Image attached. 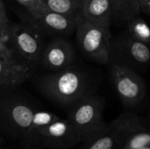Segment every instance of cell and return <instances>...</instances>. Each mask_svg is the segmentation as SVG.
I'll return each mask as SVG.
<instances>
[{
    "label": "cell",
    "instance_id": "6da1fadb",
    "mask_svg": "<svg viewBox=\"0 0 150 149\" xmlns=\"http://www.w3.org/2000/svg\"><path fill=\"white\" fill-rule=\"evenodd\" d=\"M39 87L49 100L68 107L93 94L87 75L74 65L43 76Z\"/></svg>",
    "mask_w": 150,
    "mask_h": 149
},
{
    "label": "cell",
    "instance_id": "7a4b0ae2",
    "mask_svg": "<svg viewBox=\"0 0 150 149\" xmlns=\"http://www.w3.org/2000/svg\"><path fill=\"white\" fill-rule=\"evenodd\" d=\"M105 100L101 97L91 94L71 107L67 119L71 122L83 141L104 133L109 126L104 119Z\"/></svg>",
    "mask_w": 150,
    "mask_h": 149
},
{
    "label": "cell",
    "instance_id": "3957f363",
    "mask_svg": "<svg viewBox=\"0 0 150 149\" xmlns=\"http://www.w3.org/2000/svg\"><path fill=\"white\" fill-rule=\"evenodd\" d=\"M76 31L79 47L86 57L100 64L110 62L112 52L110 28L94 25L83 18Z\"/></svg>",
    "mask_w": 150,
    "mask_h": 149
},
{
    "label": "cell",
    "instance_id": "277c9868",
    "mask_svg": "<svg viewBox=\"0 0 150 149\" xmlns=\"http://www.w3.org/2000/svg\"><path fill=\"white\" fill-rule=\"evenodd\" d=\"M110 76L117 95L126 106L136 107L142 103L147 95L146 83L135 69L112 62Z\"/></svg>",
    "mask_w": 150,
    "mask_h": 149
},
{
    "label": "cell",
    "instance_id": "5b68a950",
    "mask_svg": "<svg viewBox=\"0 0 150 149\" xmlns=\"http://www.w3.org/2000/svg\"><path fill=\"white\" fill-rule=\"evenodd\" d=\"M36 111L25 98L14 95L0 97V122L15 137L23 141Z\"/></svg>",
    "mask_w": 150,
    "mask_h": 149
},
{
    "label": "cell",
    "instance_id": "8992f818",
    "mask_svg": "<svg viewBox=\"0 0 150 149\" xmlns=\"http://www.w3.org/2000/svg\"><path fill=\"white\" fill-rule=\"evenodd\" d=\"M40 33L30 24L10 25L7 42L11 44V50L20 59L33 65L40 61L44 49Z\"/></svg>",
    "mask_w": 150,
    "mask_h": 149
},
{
    "label": "cell",
    "instance_id": "52a82bcc",
    "mask_svg": "<svg viewBox=\"0 0 150 149\" xmlns=\"http://www.w3.org/2000/svg\"><path fill=\"white\" fill-rule=\"evenodd\" d=\"M82 142L76 130L68 119H59L46 126L33 141L30 148L66 149Z\"/></svg>",
    "mask_w": 150,
    "mask_h": 149
},
{
    "label": "cell",
    "instance_id": "ba28073f",
    "mask_svg": "<svg viewBox=\"0 0 150 149\" xmlns=\"http://www.w3.org/2000/svg\"><path fill=\"white\" fill-rule=\"evenodd\" d=\"M113 56L117 57L115 63L134 69L146 68L150 64V45L125 35L116 41H112L111 58Z\"/></svg>",
    "mask_w": 150,
    "mask_h": 149
},
{
    "label": "cell",
    "instance_id": "9c48e42d",
    "mask_svg": "<svg viewBox=\"0 0 150 149\" xmlns=\"http://www.w3.org/2000/svg\"><path fill=\"white\" fill-rule=\"evenodd\" d=\"M32 72V65L20 59L11 48L0 51V88L18 86L31 76Z\"/></svg>",
    "mask_w": 150,
    "mask_h": 149
},
{
    "label": "cell",
    "instance_id": "30bf717a",
    "mask_svg": "<svg viewBox=\"0 0 150 149\" xmlns=\"http://www.w3.org/2000/svg\"><path fill=\"white\" fill-rule=\"evenodd\" d=\"M83 17H73L45 10L29 16L28 22L40 32L52 35H68L76 30Z\"/></svg>",
    "mask_w": 150,
    "mask_h": 149
},
{
    "label": "cell",
    "instance_id": "8fae6325",
    "mask_svg": "<svg viewBox=\"0 0 150 149\" xmlns=\"http://www.w3.org/2000/svg\"><path fill=\"white\" fill-rule=\"evenodd\" d=\"M113 121L121 133V149H139L150 145V129L139 116L126 112Z\"/></svg>",
    "mask_w": 150,
    "mask_h": 149
},
{
    "label": "cell",
    "instance_id": "7c38bea8",
    "mask_svg": "<svg viewBox=\"0 0 150 149\" xmlns=\"http://www.w3.org/2000/svg\"><path fill=\"white\" fill-rule=\"evenodd\" d=\"M75 50L69 41L55 38L48 42L43 49L40 62L47 69L55 72L73 65Z\"/></svg>",
    "mask_w": 150,
    "mask_h": 149
},
{
    "label": "cell",
    "instance_id": "4fadbf2b",
    "mask_svg": "<svg viewBox=\"0 0 150 149\" xmlns=\"http://www.w3.org/2000/svg\"><path fill=\"white\" fill-rule=\"evenodd\" d=\"M83 18L94 25L110 28L112 24L111 0H84Z\"/></svg>",
    "mask_w": 150,
    "mask_h": 149
},
{
    "label": "cell",
    "instance_id": "5bb4252c",
    "mask_svg": "<svg viewBox=\"0 0 150 149\" xmlns=\"http://www.w3.org/2000/svg\"><path fill=\"white\" fill-rule=\"evenodd\" d=\"M78 149H121V133L114 121L101 134L80 143Z\"/></svg>",
    "mask_w": 150,
    "mask_h": 149
},
{
    "label": "cell",
    "instance_id": "9a60e30c",
    "mask_svg": "<svg viewBox=\"0 0 150 149\" xmlns=\"http://www.w3.org/2000/svg\"><path fill=\"white\" fill-rule=\"evenodd\" d=\"M112 23L127 25L141 12L139 0H111Z\"/></svg>",
    "mask_w": 150,
    "mask_h": 149
},
{
    "label": "cell",
    "instance_id": "2e32d148",
    "mask_svg": "<svg viewBox=\"0 0 150 149\" xmlns=\"http://www.w3.org/2000/svg\"><path fill=\"white\" fill-rule=\"evenodd\" d=\"M59 119L60 117L53 112L46 111H36L33 114L31 126L25 138L23 139V142L25 143V145L29 148L33 141L40 133V132Z\"/></svg>",
    "mask_w": 150,
    "mask_h": 149
},
{
    "label": "cell",
    "instance_id": "e0dca14e",
    "mask_svg": "<svg viewBox=\"0 0 150 149\" xmlns=\"http://www.w3.org/2000/svg\"><path fill=\"white\" fill-rule=\"evenodd\" d=\"M47 10L73 17H83L84 0H43Z\"/></svg>",
    "mask_w": 150,
    "mask_h": 149
},
{
    "label": "cell",
    "instance_id": "ac0fdd59",
    "mask_svg": "<svg viewBox=\"0 0 150 149\" xmlns=\"http://www.w3.org/2000/svg\"><path fill=\"white\" fill-rule=\"evenodd\" d=\"M127 35L150 45V27L138 16L127 25Z\"/></svg>",
    "mask_w": 150,
    "mask_h": 149
},
{
    "label": "cell",
    "instance_id": "d6986e66",
    "mask_svg": "<svg viewBox=\"0 0 150 149\" xmlns=\"http://www.w3.org/2000/svg\"><path fill=\"white\" fill-rule=\"evenodd\" d=\"M16 2L27 11L29 16L36 15L47 10L43 0H16Z\"/></svg>",
    "mask_w": 150,
    "mask_h": 149
},
{
    "label": "cell",
    "instance_id": "ffe728a7",
    "mask_svg": "<svg viewBox=\"0 0 150 149\" xmlns=\"http://www.w3.org/2000/svg\"><path fill=\"white\" fill-rule=\"evenodd\" d=\"M9 23H5L0 19V40L7 43L8 40V31H9Z\"/></svg>",
    "mask_w": 150,
    "mask_h": 149
},
{
    "label": "cell",
    "instance_id": "44dd1931",
    "mask_svg": "<svg viewBox=\"0 0 150 149\" xmlns=\"http://www.w3.org/2000/svg\"><path fill=\"white\" fill-rule=\"evenodd\" d=\"M139 4L141 11L150 17V0H139Z\"/></svg>",
    "mask_w": 150,
    "mask_h": 149
},
{
    "label": "cell",
    "instance_id": "7402d4cb",
    "mask_svg": "<svg viewBox=\"0 0 150 149\" xmlns=\"http://www.w3.org/2000/svg\"><path fill=\"white\" fill-rule=\"evenodd\" d=\"M0 19L5 23H9V20H8V16H7V12L5 11V8H4V3L2 0H0Z\"/></svg>",
    "mask_w": 150,
    "mask_h": 149
},
{
    "label": "cell",
    "instance_id": "603a6c76",
    "mask_svg": "<svg viewBox=\"0 0 150 149\" xmlns=\"http://www.w3.org/2000/svg\"><path fill=\"white\" fill-rule=\"evenodd\" d=\"M7 47H8L6 46V42L0 40V51H1V50L5 49V48H7Z\"/></svg>",
    "mask_w": 150,
    "mask_h": 149
},
{
    "label": "cell",
    "instance_id": "cb8c5ba5",
    "mask_svg": "<svg viewBox=\"0 0 150 149\" xmlns=\"http://www.w3.org/2000/svg\"><path fill=\"white\" fill-rule=\"evenodd\" d=\"M139 149H150V145H149V146H145V147L141 148H139Z\"/></svg>",
    "mask_w": 150,
    "mask_h": 149
},
{
    "label": "cell",
    "instance_id": "d4e9b609",
    "mask_svg": "<svg viewBox=\"0 0 150 149\" xmlns=\"http://www.w3.org/2000/svg\"><path fill=\"white\" fill-rule=\"evenodd\" d=\"M148 119H149V120L150 121V106L149 108V112H148Z\"/></svg>",
    "mask_w": 150,
    "mask_h": 149
},
{
    "label": "cell",
    "instance_id": "484cf974",
    "mask_svg": "<svg viewBox=\"0 0 150 149\" xmlns=\"http://www.w3.org/2000/svg\"><path fill=\"white\" fill-rule=\"evenodd\" d=\"M2 145V141H1V139H0V146Z\"/></svg>",
    "mask_w": 150,
    "mask_h": 149
},
{
    "label": "cell",
    "instance_id": "4316f807",
    "mask_svg": "<svg viewBox=\"0 0 150 149\" xmlns=\"http://www.w3.org/2000/svg\"><path fill=\"white\" fill-rule=\"evenodd\" d=\"M30 149H33V148H30Z\"/></svg>",
    "mask_w": 150,
    "mask_h": 149
}]
</instances>
